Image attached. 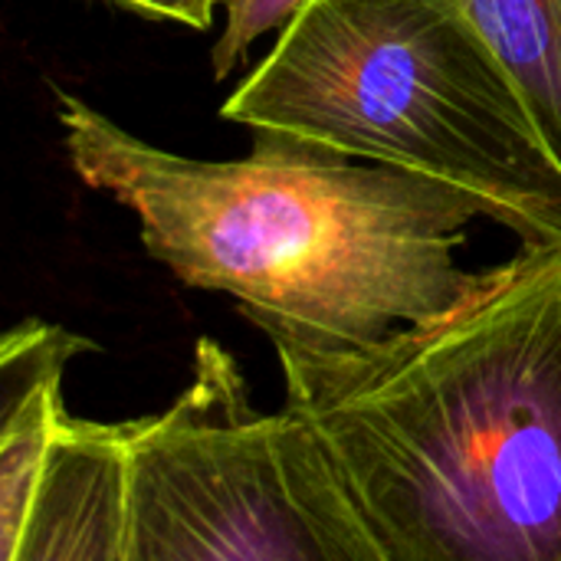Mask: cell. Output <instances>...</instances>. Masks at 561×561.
Masks as SVG:
<instances>
[{"label":"cell","mask_w":561,"mask_h":561,"mask_svg":"<svg viewBox=\"0 0 561 561\" xmlns=\"http://www.w3.org/2000/svg\"><path fill=\"white\" fill-rule=\"evenodd\" d=\"M85 348L82 335L43 319H23L0 339V561L10 559L39 496L66 424L62 375Z\"/></svg>","instance_id":"8992f818"},{"label":"cell","mask_w":561,"mask_h":561,"mask_svg":"<svg viewBox=\"0 0 561 561\" xmlns=\"http://www.w3.org/2000/svg\"><path fill=\"white\" fill-rule=\"evenodd\" d=\"M105 3L148 20H171L191 30H210L214 10L220 7V0H105Z\"/></svg>","instance_id":"9c48e42d"},{"label":"cell","mask_w":561,"mask_h":561,"mask_svg":"<svg viewBox=\"0 0 561 561\" xmlns=\"http://www.w3.org/2000/svg\"><path fill=\"white\" fill-rule=\"evenodd\" d=\"M122 561H385L319 434L256 411L237 358L194 348L187 388L125 424Z\"/></svg>","instance_id":"277c9868"},{"label":"cell","mask_w":561,"mask_h":561,"mask_svg":"<svg viewBox=\"0 0 561 561\" xmlns=\"http://www.w3.org/2000/svg\"><path fill=\"white\" fill-rule=\"evenodd\" d=\"M72 171L138 217L181 283L237 299L276 355H342L454 312L480 283L457 263L480 204L385 164L253 148L164 151L56 92Z\"/></svg>","instance_id":"7a4b0ae2"},{"label":"cell","mask_w":561,"mask_h":561,"mask_svg":"<svg viewBox=\"0 0 561 561\" xmlns=\"http://www.w3.org/2000/svg\"><path fill=\"white\" fill-rule=\"evenodd\" d=\"M309 0H220L224 7V30L210 46V72L214 79H227L250 53V46L273 33L286 30L296 13Z\"/></svg>","instance_id":"ba28073f"},{"label":"cell","mask_w":561,"mask_h":561,"mask_svg":"<svg viewBox=\"0 0 561 561\" xmlns=\"http://www.w3.org/2000/svg\"><path fill=\"white\" fill-rule=\"evenodd\" d=\"M276 358L385 561H561V243L371 348Z\"/></svg>","instance_id":"6da1fadb"},{"label":"cell","mask_w":561,"mask_h":561,"mask_svg":"<svg viewBox=\"0 0 561 561\" xmlns=\"http://www.w3.org/2000/svg\"><path fill=\"white\" fill-rule=\"evenodd\" d=\"M125 424H62L30 519L3 561H122Z\"/></svg>","instance_id":"5b68a950"},{"label":"cell","mask_w":561,"mask_h":561,"mask_svg":"<svg viewBox=\"0 0 561 561\" xmlns=\"http://www.w3.org/2000/svg\"><path fill=\"white\" fill-rule=\"evenodd\" d=\"M561 158V0H460Z\"/></svg>","instance_id":"52a82bcc"},{"label":"cell","mask_w":561,"mask_h":561,"mask_svg":"<svg viewBox=\"0 0 561 561\" xmlns=\"http://www.w3.org/2000/svg\"><path fill=\"white\" fill-rule=\"evenodd\" d=\"M220 115L253 148L368 158L561 243V158L460 0H309Z\"/></svg>","instance_id":"3957f363"}]
</instances>
